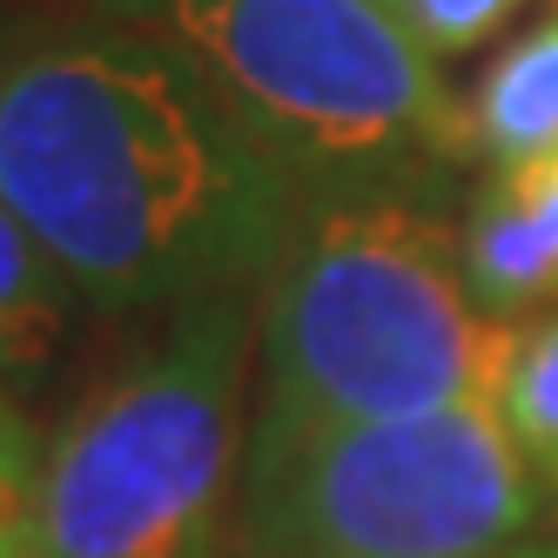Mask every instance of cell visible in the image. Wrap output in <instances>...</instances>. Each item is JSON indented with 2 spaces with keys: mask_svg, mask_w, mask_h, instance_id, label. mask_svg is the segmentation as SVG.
Segmentation results:
<instances>
[{
  "mask_svg": "<svg viewBox=\"0 0 558 558\" xmlns=\"http://www.w3.org/2000/svg\"><path fill=\"white\" fill-rule=\"evenodd\" d=\"M0 203L74 296L209 303L269 283L303 189L142 27L0 41Z\"/></svg>",
  "mask_w": 558,
  "mask_h": 558,
  "instance_id": "obj_1",
  "label": "cell"
},
{
  "mask_svg": "<svg viewBox=\"0 0 558 558\" xmlns=\"http://www.w3.org/2000/svg\"><path fill=\"white\" fill-rule=\"evenodd\" d=\"M518 324L464 276L430 203L303 195L263 303V411L283 424H390L492 404Z\"/></svg>",
  "mask_w": 558,
  "mask_h": 558,
  "instance_id": "obj_2",
  "label": "cell"
},
{
  "mask_svg": "<svg viewBox=\"0 0 558 558\" xmlns=\"http://www.w3.org/2000/svg\"><path fill=\"white\" fill-rule=\"evenodd\" d=\"M169 41L303 195L445 203L477 162L464 101L390 0H95Z\"/></svg>",
  "mask_w": 558,
  "mask_h": 558,
  "instance_id": "obj_3",
  "label": "cell"
},
{
  "mask_svg": "<svg viewBox=\"0 0 558 558\" xmlns=\"http://www.w3.org/2000/svg\"><path fill=\"white\" fill-rule=\"evenodd\" d=\"M256 343L250 290L189 303L182 324L41 451L14 558H229Z\"/></svg>",
  "mask_w": 558,
  "mask_h": 558,
  "instance_id": "obj_4",
  "label": "cell"
},
{
  "mask_svg": "<svg viewBox=\"0 0 558 558\" xmlns=\"http://www.w3.org/2000/svg\"><path fill=\"white\" fill-rule=\"evenodd\" d=\"M545 485L492 404L390 424L256 417L243 445L250 558H511Z\"/></svg>",
  "mask_w": 558,
  "mask_h": 558,
  "instance_id": "obj_5",
  "label": "cell"
},
{
  "mask_svg": "<svg viewBox=\"0 0 558 558\" xmlns=\"http://www.w3.org/2000/svg\"><path fill=\"white\" fill-rule=\"evenodd\" d=\"M458 243L471 290L492 316L558 296V148L518 169H492Z\"/></svg>",
  "mask_w": 558,
  "mask_h": 558,
  "instance_id": "obj_6",
  "label": "cell"
},
{
  "mask_svg": "<svg viewBox=\"0 0 558 558\" xmlns=\"http://www.w3.org/2000/svg\"><path fill=\"white\" fill-rule=\"evenodd\" d=\"M471 155L485 169H518L558 148V14L505 41L464 101Z\"/></svg>",
  "mask_w": 558,
  "mask_h": 558,
  "instance_id": "obj_7",
  "label": "cell"
},
{
  "mask_svg": "<svg viewBox=\"0 0 558 558\" xmlns=\"http://www.w3.org/2000/svg\"><path fill=\"white\" fill-rule=\"evenodd\" d=\"M68 303H74V283L21 229V216L0 203V371L41 377L68 337Z\"/></svg>",
  "mask_w": 558,
  "mask_h": 558,
  "instance_id": "obj_8",
  "label": "cell"
},
{
  "mask_svg": "<svg viewBox=\"0 0 558 558\" xmlns=\"http://www.w3.org/2000/svg\"><path fill=\"white\" fill-rule=\"evenodd\" d=\"M492 411L505 417L511 445L538 471V485L558 492V310L518 324Z\"/></svg>",
  "mask_w": 558,
  "mask_h": 558,
  "instance_id": "obj_9",
  "label": "cell"
},
{
  "mask_svg": "<svg viewBox=\"0 0 558 558\" xmlns=\"http://www.w3.org/2000/svg\"><path fill=\"white\" fill-rule=\"evenodd\" d=\"M518 8H525V0H390V14L411 27V41L430 61L477 54Z\"/></svg>",
  "mask_w": 558,
  "mask_h": 558,
  "instance_id": "obj_10",
  "label": "cell"
},
{
  "mask_svg": "<svg viewBox=\"0 0 558 558\" xmlns=\"http://www.w3.org/2000/svg\"><path fill=\"white\" fill-rule=\"evenodd\" d=\"M34 464H41V451H34V437H27V424L14 411L8 384H0V558L21 551V518H27Z\"/></svg>",
  "mask_w": 558,
  "mask_h": 558,
  "instance_id": "obj_11",
  "label": "cell"
},
{
  "mask_svg": "<svg viewBox=\"0 0 558 558\" xmlns=\"http://www.w3.org/2000/svg\"><path fill=\"white\" fill-rule=\"evenodd\" d=\"M511 558H558V545H518Z\"/></svg>",
  "mask_w": 558,
  "mask_h": 558,
  "instance_id": "obj_12",
  "label": "cell"
},
{
  "mask_svg": "<svg viewBox=\"0 0 558 558\" xmlns=\"http://www.w3.org/2000/svg\"><path fill=\"white\" fill-rule=\"evenodd\" d=\"M0 41H8V27H0Z\"/></svg>",
  "mask_w": 558,
  "mask_h": 558,
  "instance_id": "obj_13",
  "label": "cell"
},
{
  "mask_svg": "<svg viewBox=\"0 0 558 558\" xmlns=\"http://www.w3.org/2000/svg\"><path fill=\"white\" fill-rule=\"evenodd\" d=\"M551 8H558V0H551Z\"/></svg>",
  "mask_w": 558,
  "mask_h": 558,
  "instance_id": "obj_14",
  "label": "cell"
}]
</instances>
